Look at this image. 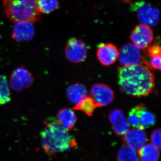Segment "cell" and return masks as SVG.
<instances>
[{"instance_id":"obj_1","label":"cell","mask_w":161,"mask_h":161,"mask_svg":"<svg viewBox=\"0 0 161 161\" xmlns=\"http://www.w3.org/2000/svg\"><path fill=\"white\" fill-rule=\"evenodd\" d=\"M119 89L127 95L142 97L150 94L154 87V75L145 65L137 64L118 69Z\"/></svg>"},{"instance_id":"obj_2","label":"cell","mask_w":161,"mask_h":161,"mask_svg":"<svg viewBox=\"0 0 161 161\" xmlns=\"http://www.w3.org/2000/svg\"><path fill=\"white\" fill-rule=\"evenodd\" d=\"M45 126L40 133L41 145L49 154L68 151L76 147V140L60 125L58 119L53 117L44 121Z\"/></svg>"},{"instance_id":"obj_3","label":"cell","mask_w":161,"mask_h":161,"mask_svg":"<svg viewBox=\"0 0 161 161\" xmlns=\"http://www.w3.org/2000/svg\"><path fill=\"white\" fill-rule=\"evenodd\" d=\"M38 0H3L6 16L14 23L39 22L41 14L38 9Z\"/></svg>"},{"instance_id":"obj_4","label":"cell","mask_w":161,"mask_h":161,"mask_svg":"<svg viewBox=\"0 0 161 161\" xmlns=\"http://www.w3.org/2000/svg\"><path fill=\"white\" fill-rule=\"evenodd\" d=\"M132 11L137 14L141 24L149 26H156L159 19V11L157 8H153L149 3L145 2H137L131 6Z\"/></svg>"},{"instance_id":"obj_5","label":"cell","mask_w":161,"mask_h":161,"mask_svg":"<svg viewBox=\"0 0 161 161\" xmlns=\"http://www.w3.org/2000/svg\"><path fill=\"white\" fill-rule=\"evenodd\" d=\"M65 54L68 60L74 63H79L85 60L87 55L86 44L82 40L71 38L65 48Z\"/></svg>"},{"instance_id":"obj_6","label":"cell","mask_w":161,"mask_h":161,"mask_svg":"<svg viewBox=\"0 0 161 161\" xmlns=\"http://www.w3.org/2000/svg\"><path fill=\"white\" fill-rule=\"evenodd\" d=\"M130 39L134 46L139 49H145L153 41V31L150 26L139 24L132 30Z\"/></svg>"},{"instance_id":"obj_7","label":"cell","mask_w":161,"mask_h":161,"mask_svg":"<svg viewBox=\"0 0 161 161\" xmlns=\"http://www.w3.org/2000/svg\"><path fill=\"white\" fill-rule=\"evenodd\" d=\"M118 58L123 66L139 64L143 58L140 49L130 43L125 44L121 47Z\"/></svg>"},{"instance_id":"obj_8","label":"cell","mask_w":161,"mask_h":161,"mask_svg":"<svg viewBox=\"0 0 161 161\" xmlns=\"http://www.w3.org/2000/svg\"><path fill=\"white\" fill-rule=\"evenodd\" d=\"M90 94L94 100L100 107L106 106L114 100V93L109 86L103 84H95L90 90Z\"/></svg>"},{"instance_id":"obj_9","label":"cell","mask_w":161,"mask_h":161,"mask_svg":"<svg viewBox=\"0 0 161 161\" xmlns=\"http://www.w3.org/2000/svg\"><path fill=\"white\" fill-rule=\"evenodd\" d=\"M118 48L112 43H101L98 45L97 58L104 66H109L115 63L118 59Z\"/></svg>"},{"instance_id":"obj_10","label":"cell","mask_w":161,"mask_h":161,"mask_svg":"<svg viewBox=\"0 0 161 161\" xmlns=\"http://www.w3.org/2000/svg\"><path fill=\"white\" fill-rule=\"evenodd\" d=\"M123 136L124 142L134 150H139L148 141L144 129L140 127L129 130Z\"/></svg>"},{"instance_id":"obj_11","label":"cell","mask_w":161,"mask_h":161,"mask_svg":"<svg viewBox=\"0 0 161 161\" xmlns=\"http://www.w3.org/2000/svg\"><path fill=\"white\" fill-rule=\"evenodd\" d=\"M35 35V28L32 23L27 22L15 23L12 37L17 41H28Z\"/></svg>"},{"instance_id":"obj_12","label":"cell","mask_w":161,"mask_h":161,"mask_svg":"<svg viewBox=\"0 0 161 161\" xmlns=\"http://www.w3.org/2000/svg\"><path fill=\"white\" fill-rule=\"evenodd\" d=\"M109 119L116 135L122 136L129 131V124L120 110H113L109 115Z\"/></svg>"},{"instance_id":"obj_13","label":"cell","mask_w":161,"mask_h":161,"mask_svg":"<svg viewBox=\"0 0 161 161\" xmlns=\"http://www.w3.org/2000/svg\"><path fill=\"white\" fill-rule=\"evenodd\" d=\"M58 120L67 131H70L75 126L77 118L75 112L71 109L63 108L58 112Z\"/></svg>"},{"instance_id":"obj_14","label":"cell","mask_w":161,"mask_h":161,"mask_svg":"<svg viewBox=\"0 0 161 161\" xmlns=\"http://www.w3.org/2000/svg\"><path fill=\"white\" fill-rule=\"evenodd\" d=\"M66 95L69 100L76 105L87 96V91L83 85L75 83L68 88Z\"/></svg>"},{"instance_id":"obj_15","label":"cell","mask_w":161,"mask_h":161,"mask_svg":"<svg viewBox=\"0 0 161 161\" xmlns=\"http://www.w3.org/2000/svg\"><path fill=\"white\" fill-rule=\"evenodd\" d=\"M141 161H158L159 158V150L152 144L144 146L138 152Z\"/></svg>"},{"instance_id":"obj_16","label":"cell","mask_w":161,"mask_h":161,"mask_svg":"<svg viewBox=\"0 0 161 161\" xmlns=\"http://www.w3.org/2000/svg\"><path fill=\"white\" fill-rule=\"evenodd\" d=\"M98 107L100 106L91 96H87L78 104L75 105L73 109L82 111L88 116H91L93 115L95 109Z\"/></svg>"},{"instance_id":"obj_17","label":"cell","mask_w":161,"mask_h":161,"mask_svg":"<svg viewBox=\"0 0 161 161\" xmlns=\"http://www.w3.org/2000/svg\"><path fill=\"white\" fill-rule=\"evenodd\" d=\"M11 77L19 80L25 87L31 86L33 82V78L29 71L22 67L15 70Z\"/></svg>"},{"instance_id":"obj_18","label":"cell","mask_w":161,"mask_h":161,"mask_svg":"<svg viewBox=\"0 0 161 161\" xmlns=\"http://www.w3.org/2000/svg\"><path fill=\"white\" fill-rule=\"evenodd\" d=\"M139 117L140 120L139 127L142 129L149 128L155 125V116L151 112L146 109L145 105L140 111Z\"/></svg>"},{"instance_id":"obj_19","label":"cell","mask_w":161,"mask_h":161,"mask_svg":"<svg viewBox=\"0 0 161 161\" xmlns=\"http://www.w3.org/2000/svg\"><path fill=\"white\" fill-rule=\"evenodd\" d=\"M118 161H139V156L135 150L128 146H124L119 151Z\"/></svg>"},{"instance_id":"obj_20","label":"cell","mask_w":161,"mask_h":161,"mask_svg":"<svg viewBox=\"0 0 161 161\" xmlns=\"http://www.w3.org/2000/svg\"><path fill=\"white\" fill-rule=\"evenodd\" d=\"M59 3L58 0H38V10L43 14H48L58 9Z\"/></svg>"},{"instance_id":"obj_21","label":"cell","mask_w":161,"mask_h":161,"mask_svg":"<svg viewBox=\"0 0 161 161\" xmlns=\"http://www.w3.org/2000/svg\"><path fill=\"white\" fill-rule=\"evenodd\" d=\"M11 99L10 92L6 76H0V105L8 103Z\"/></svg>"},{"instance_id":"obj_22","label":"cell","mask_w":161,"mask_h":161,"mask_svg":"<svg viewBox=\"0 0 161 161\" xmlns=\"http://www.w3.org/2000/svg\"><path fill=\"white\" fill-rule=\"evenodd\" d=\"M144 104H140L136 106L132 109L128 116V120L129 125L131 126L138 128L140 127L139 114L140 111L143 107Z\"/></svg>"},{"instance_id":"obj_23","label":"cell","mask_w":161,"mask_h":161,"mask_svg":"<svg viewBox=\"0 0 161 161\" xmlns=\"http://www.w3.org/2000/svg\"><path fill=\"white\" fill-rule=\"evenodd\" d=\"M144 50L145 53L149 58L156 55H161V47L158 44L150 45Z\"/></svg>"},{"instance_id":"obj_24","label":"cell","mask_w":161,"mask_h":161,"mask_svg":"<svg viewBox=\"0 0 161 161\" xmlns=\"http://www.w3.org/2000/svg\"><path fill=\"white\" fill-rule=\"evenodd\" d=\"M151 142L158 149L161 148V130L156 129L152 132L150 137Z\"/></svg>"},{"instance_id":"obj_25","label":"cell","mask_w":161,"mask_h":161,"mask_svg":"<svg viewBox=\"0 0 161 161\" xmlns=\"http://www.w3.org/2000/svg\"><path fill=\"white\" fill-rule=\"evenodd\" d=\"M161 58V55H159L149 58L150 61V69L160 70Z\"/></svg>"},{"instance_id":"obj_26","label":"cell","mask_w":161,"mask_h":161,"mask_svg":"<svg viewBox=\"0 0 161 161\" xmlns=\"http://www.w3.org/2000/svg\"><path fill=\"white\" fill-rule=\"evenodd\" d=\"M9 84H10L11 87L14 90L16 91H21L24 87L23 84L21 83L19 80L12 77L10 78V80H9Z\"/></svg>"}]
</instances>
